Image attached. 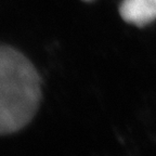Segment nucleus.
Segmentation results:
<instances>
[{"label":"nucleus","instance_id":"f03ea898","mask_svg":"<svg viewBox=\"0 0 156 156\" xmlns=\"http://www.w3.org/2000/svg\"><path fill=\"white\" fill-rule=\"evenodd\" d=\"M119 14L127 23L145 26L156 20V0H124Z\"/></svg>","mask_w":156,"mask_h":156},{"label":"nucleus","instance_id":"f257e3e1","mask_svg":"<svg viewBox=\"0 0 156 156\" xmlns=\"http://www.w3.org/2000/svg\"><path fill=\"white\" fill-rule=\"evenodd\" d=\"M41 100V80L22 53L0 46V136L23 129L36 115Z\"/></svg>","mask_w":156,"mask_h":156},{"label":"nucleus","instance_id":"7ed1b4c3","mask_svg":"<svg viewBox=\"0 0 156 156\" xmlns=\"http://www.w3.org/2000/svg\"><path fill=\"white\" fill-rule=\"evenodd\" d=\"M85 1H91V0H85Z\"/></svg>","mask_w":156,"mask_h":156}]
</instances>
